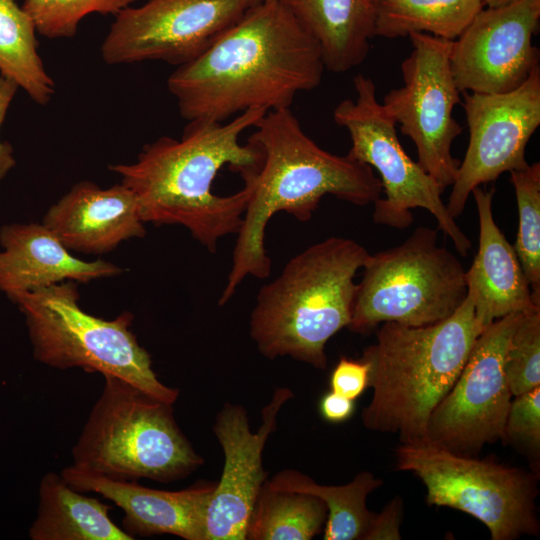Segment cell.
I'll use <instances>...</instances> for the list:
<instances>
[{
    "label": "cell",
    "instance_id": "13",
    "mask_svg": "<svg viewBox=\"0 0 540 540\" xmlns=\"http://www.w3.org/2000/svg\"><path fill=\"white\" fill-rule=\"evenodd\" d=\"M255 3L252 0H148L115 15L102 46L110 65L163 61L184 65L201 55Z\"/></svg>",
    "mask_w": 540,
    "mask_h": 540
},
{
    "label": "cell",
    "instance_id": "14",
    "mask_svg": "<svg viewBox=\"0 0 540 540\" xmlns=\"http://www.w3.org/2000/svg\"><path fill=\"white\" fill-rule=\"evenodd\" d=\"M461 94L469 143L446 204L455 219L475 187L528 165L526 147L540 125V67L512 91Z\"/></svg>",
    "mask_w": 540,
    "mask_h": 540
},
{
    "label": "cell",
    "instance_id": "11",
    "mask_svg": "<svg viewBox=\"0 0 540 540\" xmlns=\"http://www.w3.org/2000/svg\"><path fill=\"white\" fill-rule=\"evenodd\" d=\"M412 51L401 63L403 86L390 90L382 106L414 143L419 165L445 190L456 177L460 161L451 147L462 127L453 117L461 102L451 65V40L426 33L408 36Z\"/></svg>",
    "mask_w": 540,
    "mask_h": 540
},
{
    "label": "cell",
    "instance_id": "18",
    "mask_svg": "<svg viewBox=\"0 0 540 540\" xmlns=\"http://www.w3.org/2000/svg\"><path fill=\"white\" fill-rule=\"evenodd\" d=\"M42 223L69 251L87 254L107 253L146 235L138 200L121 183L109 188L86 180L76 183L50 206Z\"/></svg>",
    "mask_w": 540,
    "mask_h": 540
},
{
    "label": "cell",
    "instance_id": "28",
    "mask_svg": "<svg viewBox=\"0 0 540 540\" xmlns=\"http://www.w3.org/2000/svg\"><path fill=\"white\" fill-rule=\"evenodd\" d=\"M136 0H24L38 34L50 39L71 38L81 20L91 14L117 15Z\"/></svg>",
    "mask_w": 540,
    "mask_h": 540
},
{
    "label": "cell",
    "instance_id": "32",
    "mask_svg": "<svg viewBox=\"0 0 540 540\" xmlns=\"http://www.w3.org/2000/svg\"><path fill=\"white\" fill-rule=\"evenodd\" d=\"M403 520V501L396 496L388 502L380 513H375L364 540H399Z\"/></svg>",
    "mask_w": 540,
    "mask_h": 540
},
{
    "label": "cell",
    "instance_id": "21",
    "mask_svg": "<svg viewBox=\"0 0 540 540\" xmlns=\"http://www.w3.org/2000/svg\"><path fill=\"white\" fill-rule=\"evenodd\" d=\"M320 47L325 69L342 73L360 65L375 36L371 0H279Z\"/></svg>",
    "mask_w": 540,
    "mask_h": 540
},
{
    "label": "cell",
    "instance_id": "16",
    "mask_svg": "<svg viewBox=\"0 0 540 540\" xmlns=\"http://www.w3.org/2000/svg\"><path fill=\"white\" fill-rule=\"evenodd\" d=\"M293 397L289 388H277L263 407L256 432L251 431L247 411L241 405L226 403L218 412L213 431L224 454V465L209 500L205 540L246 539L255 501L267 481L263 450L277 427L279 412Z\"/></svg>",
    "mask_w": 540,
    "mask_h": 540
},
{
    "label": "cell",
    "instance_id": "26",
    "mask_svg": "<svg viewBox=\"0 0 540 540\" xmlns=\"http://www.w3.org/2000/svg\"><path fill=\"white\" fill-rule=\"evenodd\" d=\"M327 519L325 503L303 492L280 490L264 483L246 529L247 540H310Z\"/></svg>",
    "mask_w": 540,
    "mask_h": 540
},
{
    "label": "cell",
    "instance_id": "6",
    "mask_svg": "<svg viewBox=\"0 0 540 540\" xmlns=\"http://www.w3.org/2000/svg\"><path fill=\"white\" fill-rule=\"evenodd\" d=\"M104 387L72 449L73 466L111 478L167 483L203 464L180 430L173 404L115 376Z\"/></svg>",
    "mask_w": 540,
    "mask_h": 540
},
{
    "label": "cell",
    "instance_id": "15",
    "mask_svg": "<svg viewBox=\"0 0 540 540\" xmlns=\"http://www.w3.org/2000/svg\"><path fill=\"white\" fill-rule=\"evenodd\" d=\"M540 0L482 8L452 42L450 65L459 91L496 94L522 85L539 65L532 43Z\"/></svg>",
    "mask_w": 540,
    "mask_h": 540
},
{
    "label": "cell",
    "instance_id": "9",
    "mask_svg": "<svg viewBox=\"0 0 540 540\" xmlns=\"http://www.w3.org/2000/svg\"><path fill=\"white\" fill-rule=\"evenodd\" d=\"M395 456L398 470L422 481L427 504L469 514L487 527L492 540L539 534L534 474L455 453L426 440L400 443Z\"/></svg>",
    "mask_w": 540,
    "mask_h": 540
},
{
    "label": "cell",
    "instance_id": "2",
    "mask_svg": "<svg viewBox=\"0 0 540 540\" xmlns=\"http://www.w3.org/2000/svg\"><path fill=\"white\" fill-rule=\"evenodd\" d=\"M266 112L249 109L228 123L190 120L180 139L162 136L146 144L135 162L109 169L136 196L144 223L181 225L214 254L221 238L239 231L252 185L243 179L239 191L217 195L213 183L226 165L240 175L259 169L261 149L239 138Z\"/></svg>",
    "mask_w": 540,
    "mask_h": 540
},
{
    "label": "cell",
    "instance_id": "34",
    "mask_svg": "<svg viewBox=\"0 0 540 540\" xmlns=\"http://www.w3.org/2000/svg\"><path fill=\"white\" fill-rule=\"evenodd\" d=\"M354 400L346 398L336 392L329 391L320 400L319 412L330 423H342L354 413Z\"/></svg>",
    "mask_w": 540,
    "mask_h": 540
},
{
    "label": "cell",
    "instance_id": "31",
    "mask_svg": "<svg viewBox=\"0 0 540 540\" xmlns=\"http://www.w3.org/2000/svg\"><path fill=\"white\" fill-rule=\"evenodd\" d=\"M369 365L362 360L341 357L330 375V390L356 400L368 387Z\"/></svg>",
    "mask_w": 540,
    "mask_h": 540
},
{
    "label": "cell",
    "instance_id": "17",
    "mask_svg": "<svg viewBox=\"0 0 540 540\" xmlns=\"http://www.w3.org/2000/svg\"><path fill=\"white\" fill-rule=\"evenodd\" d=\"M60 474L74 489L97 493L119 506L125 514L122 529L133 539L171 534L185 540H205L207 508L216 483L165 491L73 465Z\"/></svg>",
    "mask_w": 540,
    "mask_h": 540
},
{
    "label": "cell",
    "instance_id": "29",
    "mask_svg": "<svg viewBox=\"0 0 540 540\" xmlns=\"http://www.w3.org/2000/svg\"><path fill=\"white\" fill-rule=\"evenodd\" d=\"M504 368L513 396L540 386V307L523 314L511 336Z\"/></svg>",
    "mask_w": 540,
    "mask_h": 540
},
{
    "label": "cell",
    "instance_id": "1",
    "mask_svg": "<svg viewBox=\"0 0 540 540\" xmlns=\"http://www.w3.org/2000/svg\"><path fill=\"white\" fill-rule=\"evenodd\" d=\"M324 70L317 42L279 0H263L178 66L167 86L187 121L224 122L253 108H290L297 93L320 85Z\"/></svg>",
    "mask_w": 540,
    "mask_h": 540
},
{
    "label": "cell",
    "instance_id": "5",
    "mask_svg": "<svg viewBox=\"0 0 540 540\" xmlns=\"http://www.w3.org/2000/svg\"><path fill=\"white\" fill-rule=\"evenodd\" d=\"M368 255L352 239L329 237L292 257L261 287L250 315V336L260 354L325 369L326 344L350 323L354 277Z\"/></svg>",
    "mask_w": 540,
    "mask_h": 540
},
{
    "label": "cell",
    "instance_id": "4",
    "mask_svg": "<svg viewBox=\"0 0 540 540\" xmlns=\"http://www.w3.org/2000/svg\"><path fill=\"white\" fill-rule=\"evenodd\" d=\"M474 299L438 323L411 327L380 324L376 340L363 350L373 394L362 411L363 425L398 435L400 443L427 439L429 418L450 391L482 333Z\"/></svg>",
    "mask_w": 540,
    "mask_h": 540
},
{
    "label": "cell",
    "instance_id": "7",
    "mask_svg": "<svg viewBox=\"0 0 540 540\" xmlns=\"http://www.w3.org/2000/svg\"><path fill=\"white\" fill-rule=\"evenodd\" d=\"M79 299L71 280L10 299L25 316L35 359L52 368L115 376L174 404L179 390L158 379L150 354L130 329L133 315L125 311L112 320L99 318L85 312Z\"/></svg>",
    "mask_w": 540,
    "mask_h": 540
},
{
    "label": "cell",
    "instance_id": "33",
    "mask_svg": "<svg viewBox=\"0 0 540 540\" xmlns=\"http://www.w3.org/2000/svg\"><path fill=\"white\" fill-rule=\"evenodd\" d=\"M18 86L8 78L0 76V129L6 118L10 104L16 94ZM13 149L8 142L0 140V179L15 166Z\"/></svg>",
    "mask_w": 540,
    "mask_h": 540
},
{
    "label": "cell",
    "instance_id": "27",
    "mask_svg": "<svg viewBox=\"0 0 540 540\" xmlns=\"http://www.w3.org/2000/svg\"><path fill=\"white\" fill-rule=\"evenodd\" d=\"M518 209V232L513 246L532 294L540 301V163L512 170Z\"/></svg>",
    "mask_w": 540,
    "mask_h": 540
},
{
    "label": "cell",
    "instance_id": "3",
    "mask_svg": "<svg viewBox=\"0 0 540 540\" xmlns=\"http://www.w3.org/2000/svg\"><path fill=\"white\" fill-rule=\"evenodd\" d=\"M254 127L248 140L261 149L262 161L258 170L241 174L250 181L252 193L219 306L230 301L246 277L270 275L265 231L275 213L283 211L307 222L327 194L357 206L374 203L382 194L381 181L369 165L322 149L290 108L267 111Z\"/></svg>",
    "mask_w": 540,
    "mask_h": 540
},
{
    "label": "cell",
    "instance_id": "8",
    "mask_svg": "<svg viewBox=\"0 0 540 540\" xmlns=\"http://www.w3.org/2000/svg\"><path fill=\"white\" fill-rule=\"evenodd\" d=\"M362 269L347 327L355 333H371L385 322L432 325L450 317L467 296L466 270L429 227L369 254Z\"/></svg>",
    "mask_w": 540,
    "mask_h": 540
},
{
    "label": "cell",
    "instance_id": "36",
    "mask_svg": "<svg viewBox=\"0 0 540 540\" xmlns=\"http://www.w3.org/2000/svg\"><path fill=\"white\" fill-rule=\"evenodd\" d=\"M252 1H254V2H258V1H263V0H252Z\"/></svg>",
    "mask_w": 540,
    "mask_h": 540
},
{
    "label": "cell",
    "instance_id": "30",
    "mask_svg": "<svg viewBox=\"0 0 540 540\" xmlns=\"http://www.w3.org/2000/svg\"><path fill=\"white\" fill-rule=\"evenodd\" d=\"M521 443L533 452L540 448V386L513 396L506 418L504 440Z\"/></svg>",
    "mask_w": 540,
    "mask_h": 540
},
{
    "label": "cell",
    "instance_id": "19",
    "mask_svg": "<svg viewBox=\"0 0 540 540\" xmlns=\"http://www.w3.org/2000/svg\"><path fill=\"white\" fill-rule=\"evenodd\" d=\"M0 245V291L9 299L64 281L87 283L123 272L109 261L74 257L43 223L3 225Z\"/></svg>",
    "mask_w": 540,
    "mask_h": 540
},
{
    "label": "cell",
    "instance_id": "10",
    "mask_svg": "<svg viewBox=\"0 0 540 540\" xmlns=\"http://www.w3.org/2000/svg\"><path fill=\"white\" fill-rule=\"evenodd\" d=\"M356 98L345 99L334 109L333 119L351 139L348 156L375 168L380 175L384 198L374 204L373 221L396 229L413 222L412 209L430 212L438 228L453 242L461 256H467L471 242L450 214L441 195L443 189L403 149L396 123L376 96V86L361 73L353 78Z\"/></svg>",
    "mask_w": 540,
    "mask_h": 540
},
{
    "label": "cell",
    "instance_id": "12",
    "mask_svg": "<svg viewBox=\"0 0 540 540\" xmlns=\"http://www.w3.org/2000/svg\"><path fill=\"white\" fill-rule=\"evenodd\" d=\"M524 313L504 316L478 336L458 378L429 418L426 441L468 455L504 439L513 398L505 356Z\"/></svg>",
    "mask_w": 540,
    "mask_h": 540
},
{
    "label": "cell",
    "instance_id": "23",
    "mask_svg": "<svg viewBox=\"0 0 540 540\" xmlns=\"http://www.w3.org/2000/svg\"><path fill=\"white\" fill-rule=\"evenodd\" d=\"M267 484L275 489L303 492L320 498L327 508L324 540H364L375 516L366 500L383 481L369 471L359 472L345 485H322L297 470L275 474Z\"/></svg>",
    "mask_w": 540,
    "mask_h": 540
},
{
    "label": "cell",
    "instance_id": "24",
    "mask_svg": "<svg viewBox=\"0 0 540 540\" xmlns=\"http://www.w3.org/2000/svg\"><path fill=\"white\" fill-rule=\"evenodd\" d=\"M483 7L481 0H378L375 36L426 33L454 41Z\"/></svg>",
    "mask_w": 540,
    "mask_h": 540
},
{
    "label": "cell",
    "instance_id": "22",
    "mask_svg": "<svg viewBox=\"0 0 540 540\" xmlns=\"http://www.w3.org/2000/svg\"><path fill=\"white\" fill-rule=\"evenodd\" d=\"M34 540H132L109 517L111 507L71 487L61 474L46 473L40 483Z\"/></svg>",
    "mask_w": 540,
    "mask_h": 540
},
{
    "label": "cell",
    "instance_id": "25",
    "mask_svg": "<svg viewBox=\"0 0 540 540\" xmlns=\"http://www.w3.org/2000/svg\"><path fill=\"white\" fill-rule=\"evenodd\" d=\"M31 17L14 0H0V76L15 82L37 104H47L55 83L38 52Z\"/></svg>",
    "mask_w": 540,
    "mask_h": 540
},
{
    "label": "cell",
    "instance_id": "37",
    "mask_svg": "<svg viewBox=\"0 0 540 540\" xmlns=\"http://www.w3.org/2000/svg\"><path fill=\"white\" fill-rule=\"evenodd\" d=\"M371 1H373L374 3H376V1H378V0H371Z\"/></svg>",
    "mask_w": 540,
    "mask_h": 540
},
{
    "label": "cell",
    "instance_id": "20",
    "mask_svg": "<svg viewBox=\"0 0 540 540\" xmlns=\"http://www.w3.org/2000/svg\"><path fill=\"white\" fill-rule=\"evenodd\" d=\"M494 188L475 187L479 219V244L466 271L467 292L474 299L475 318L484 330L494 321L515 312L540 307L532 294L514 247L495 222Z\"/></svg>",
    "mask_w": 540,
    "mask_h": 540
},
{
    "label": "cell",
    "instance_id": "35",
    "mask_svg": "<svg viewBox=\"0 0 540 540\" xmlns=\"http://www.w3.org/2000/svg\"><path fill=\"white\" fill-rule=\"evenodd\" d=\"M483 5L487 7L494 8L507 5L515 0H481Z\"/></svg>",
    "mask_w": 540,
    "mask_h": 540
}]
</instances>
